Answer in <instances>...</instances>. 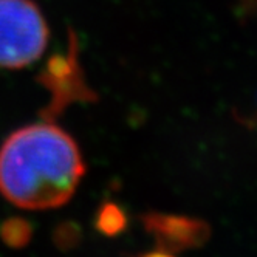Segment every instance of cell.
Listing matches in <instances>:
<instances>
[{"label": "cell", "instance_id": "1", "mask_svg": "<svg viewBox=\"0 0 257 257\" xmlns=\"http://www.w3.org/2000/svg\"><path fill=\"white\" fill-rule=\"evenodd\" d=\"M84 172L79 146L56 124L21 127L0 148V192L22 209L44 211L65 205Z\"/></svg>", "mask_w": 257, "mask_h": 257}, {"label": "cell", "instance_id": "2", "mask_svg": "<svg viewBox=\"0 0 257 257\" xmlns=\"http://www.w3.org/2000/svg\"><path fill=\"white\" fill-rule=\"evenodd\" d=\"M48 38L47 21L33 0H0V68L34 64L47 50Z\"/></svg>", "mask_w": 257, "mask_h": 257}, {"label": "cell", "instance_id": "3", "mask_svg": "<svg viewBox=\"0 0 257 257\" xmlns=\"http://www.w3.org/2000/svg\"><path fill=\"white\" fill-rule=\"evenodd\" d=\"M146 231L157 238L158 251L154 254L172 255L203 246L211 237V226L200 218L149 212L143 217Z\"/></svg>", "mask_w": 257, "mask_h": 257}, {"label": "cell", "instance_id": "4", "mask_svg": "<svg viewBox=\"0 0 257 257\" xmlns=\"http://www.w3.org/2000/svg\"><path fill=\"white\" fill-rule=\"evenodd\" d=\"M127 218L124 211L115 203H105L101 206L96 218V228L105 235H116L125 229Z\"/></svg>", "mask_w": 257, "mask_h": 257}, {"label": "cell", "instance_id": "5", "mask_svg": "<svg viewBox=\"0 0 257 257\" xmlns=\"http://www.w3.org/2000/svg\"><path fill=\"white\" fill-rule=\"evenodd\" d=\"M2 232H4V238L7 240V243H10L11 246H21L27 243L30 238L28 225L19 218H16V222H8L4 226Z\"/></svg>", "mask_w": 257, "mask_h": 257}]
</instances>
